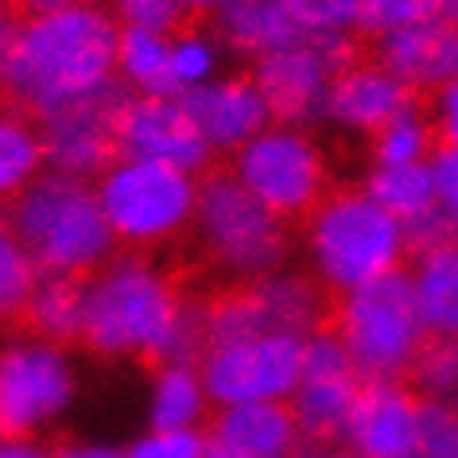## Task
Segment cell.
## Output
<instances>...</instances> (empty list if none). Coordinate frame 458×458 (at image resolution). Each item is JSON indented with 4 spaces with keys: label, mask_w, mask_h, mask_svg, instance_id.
<instances>
[{
    "label": "cell",
    "mask_w": 458,
    "mask_h": 458,
    "mask_svg": "<svg viewBox=\"0 0 458 458\" xmlns=\"http://www.w3.org/2000/svg\"><path fill=\"white\" fill-rule=\"evenodd\" d=\"M225 43L214 31L202 28H179L171 36V86L179 98L194 94V89L210 86L214 78L225 74Z\"/></svg>",
    "instance_id": "obj_28"
},
{
    "label": "cell",
    "mask_w": 458,
    "mask_h": 458,
    "mask_svg": "<svg viewBox=\"0 0 458 458\" xmlns=\"http://www.w3.org/2000/svg\"><path fill=\"white\" fill-rule=\"evenodd\" d=\"M175 4L182 8V16L202 20V16H217V13H222V8L229 4V0H175Z\"/></svg>",
    "instance_id": "obj_42"
},
{
    "label": "cell",
    "mask_w": 458,
    "mask_h": 458,
    "mask_svg": "<svg viewBox=\"0 0 458 458\" xmlns=\"http://www.w3.org/2000/svg\"><path fill=\"white\" fill-rule=\"evenodd\" d=\"M411 292L431 338H458V233L420 249L411 260Z\"/></svg>",
    "instance_id": "obj_24"
},
{
    "label": "cell",
    "mask_w": 458,
    "mask_h": 458,
    "mask_svg": "<svg viewBox=\"0 0 458 458\" xmlns=\"http://www.w3.org/2000/svg\"><path fill=\"white\" fill-rule=\"evenodd\" d=\"M350 39L300 36L288 47L253 63V78L265 94L272 117L300 129L327 124V98L342 66H350Z\"/></svg>",
    "instance_id": "obj_12"
},
{
    "label": "cell",
    "mask_w": 458,
    "mask_h": 458,
    "mask_svg": "<svg viewBox=\"0 0 458 458\" xmlns=\"http://www.w3.org/2000/svg\"><path fill=\"white\" fill-rule=\"evenodd\" d=\"M431 124H435V136L443 140V148H458V82L443 86L439 94H435Z\"/></svg>",
    "instance_id": "obj_38"
},
{
    "label": "cell",
    "mask_w": 458,
    "mask_h": 458,
    "mask_svg": "<svg viewBox=\"0 0 458 458\" xmlns=\"http://www.w3.org/2000/svg\"><path fill=\"white\" fill-rule=\"evenodd\" d=\"M4 222L24 242L39 272L86 280L121 253L98 187L63 171H43L4 210Z\"/></svg>",
    "instance_id": "obj_4"
},
{
    "label": "cell",
    "mask_w": 458,
    "mask_h": 458,
    "mask_svg": "<svg viewBox=\"0 0 458 458\" xmlns=\"http://www.w3.org/2000/svg\"><path fill=\"white\" fill-rule=\"evenodd\" d=\"M388 214H396L408 225L411 249L439 245L446 237H454L451 222L439 210V182H435V164H373L369 175L361 182Z\"/></svg>",
    "instance_id": "obj_20"
},
{
    "label": "cell",
    "mask_w": 458,
    "mask_h": 458,
    "mask_svg": "<svg viewBox=\"0 0 458 458\" xmlns=\"http://www.w3.org/2000/svg\"><path fill=\"white\" fill-rule=\"evenodd\" d=\"M82 4H101V0H82Z\"/></svg>",
    "instance_id": "obj_45"
},
{
    "label": "cell",
    "mask_w": 458,
    "mask_h": 458,
    "mask_svg": "<svg viewBox=\"0 0 458 458\" xmlns=\"http://www.w3.org/2000/svg\"><path fill=\"white\" fill-rule=\"evenodd\" d=\"M303 36L323 39H350V31L361 28L365 0H284Z\"/></svg>",
    "instance_id": "obj_33"
},
{
    "label": "cell",
    "mask_w": 458,
    "mask_h": 458,
    "mask_svg": "<svg viewBox=\"0 0 458 458\" xmlns=\"http://www.w3.org/2000/svg\"><path fill=\"white\" fill-rule=\"evenodd\" d=\"M117 86H124L136 98L175 94V86H171V36L140 31V28H121Z\"/></svg>",
    "instance_id": "obj_27"
},
{
    "label": "cell",
    "mask_w": 458,
    "mask_h": 458,
    "mask_svg": "<svg viewBox=\"0 0 458 458\" xmlns=\"http://www.w3.org/2000/svg\"><path fill=\"white\" fill-rule=\"evenodd\" d=\"M82 311H86V280L39 272L20 323L28 327V335L71 346L82 335Z\"/></svg>",
    "instance_id": "obj_26"
},
{
    "label": "cell",
    "mask_w": 458,
    "mask_h": 458,
    "mask_svg": "<svg viewBox=\"0 0 458 458\" xmlns=\"http://www.w3.org/2000/svg\"><path fill=\"white\" fill-rule=\"evenodd\" d=\"M78 4V0H16V8L24 13V20L31 16H51V13H63V8Z\"/></svg>",
    "instance_id": "obj_41"
},
{
    "label": "cell",
    "mask_w": 458,
    "mask_h": 458,
    "mask_svg": "<svg viewBox=\"0 0 458 458\" xmlns=\"http://www.w3.org/2000/svg\"><path fill=\"white\" fill-rule=\"evenodd\" d=\"M307 439L292 404L214 408L206 428V458H303Z\"/></svg>",
    "instance_id": "obj_17"
},
{
    "label": "cell",
    "mask_w": 458,
    "mask_h": 458,
    "mask_svg": "<svg viewBox=\"0 0 458 458\" xmlns=\"http://www.w3.org/2000/svg\"><path fill=\"white\" fill-rule=\"evenodd\" d=\"M124 458H206V431L144 428L124 443Z\"/></svg>",
    "instance_id": "obj_34"
},
{
    "label": "cell",
    "mask_w": 458,
    "mask_h": 458,
    "mask_svg": "<svg viewBox=\"0 0 458 458\" xmlns=\"http://www.w3.org/2000/svg\"><path fill=\"white\" fill-rule=\"evenodd\" d=\"M0 443H4V435H0Z\"/></svg>",
    "instance_id": "obj_46"
},
{
    "label": "cell",
    "mask_w": 458,
    "mask_h": 458,
    "mask_svg": "<svg viewBox=\"0 0 458 458\" xmlns=\"http://www.w3.org/2000/svg\"><path fill=\"white\" fill-rule=\"evenodd\" d=\"M117 39L121 20L82 0L51 16L16 20L0 94L39 121L109 94L117 89Z\"/></svg>",
    "instance_id": "obj_2"
},
{
    "label": "cell",
    "mask_w": 458,
    "mask_h": 458,
    "mask_svg": "<svg viewBox=\"0 0 458 458\" xmlns=\"http://www.w3.org/2000/svg\"><path fill=\"white\" fill-rule=\"evenodd\" d=\"M214 36L225 43L229 55H242V59L257 63L272 51L288 47L303 31L295 28L284 0H229L214 16Z\"/></svg>",
    "instance_id": "obj_23"
},
{
    "label": "cell",
    "mask_w": 458,
    "mask_h": 458,
    "mask_svg": "<svg viewBox=\"0 0 458 458\" xmlns=\"http://www.w3.org/2000/svg\"><path fill=\"white\" fill-rule=\"evenodd\" d=\"M435 124L428 113L420 109H404L400 117H393L381 132L373 136V164H431V148H435Z\"/></svg>",
    "instance_id": "obj_30"
},
{
    "label": "cell",
    "mask_w": 458,
    "mask_h": 458,
    "mask_svg": "<svg viewBox=\"0 0 458 458\" xmlns=\"http://www.w3.org/2000/svg\"><path fill=\"white\" fill-rule=\"evenodd\" d=\"M117 148L121 156L152 159V164L182 167L191 175H202L210 167V144L202 140L187 101L179 94L164 98H136L129 94L117 117Z\"/></svg>",
    "instance_id": "obj_14"
},
{
    "label": "cell",
    "mask_w": 458,
    "mask_h": 458,
    "mask_svg": "<svg viewBox=\"0 0 458 458\" xmlns=\"http://www.w3.org/2000/svg\"><path fill=\"white\" fill-rule=\"evenodd\" d=\"M0 458H59L55 446H43L39 439H4L0 443Z\"/></svg>",
    "instance_id": "obj_40"
},
{
    "label": "cell",
    "mask_w": 458,
    "mask_h": 458,
    "mask_svg": "<svg viewBox=\"0 0 458 458\" xmlns=\"http://www.w3.org/2000/svg\"><path fill=\"white\" fill-rule=\"evenodd\" d=\"M182 101H187L191 117L214 156L242 152L253 136H260L276 121L253 74H222Z\"/></svg>",
    "instance_id": "obj_16"
},
{
    "label": "cell",
    "mask_w": 458,
    "mask_h": 458,
    "mask_svg": "<svg viewBox=\"0 0 458 458\" xmlns=\"http://www.w3.org/2000/svg\"><path fill=\"white\" fill-rule=\"evenodd\" d=\"M423 24H443L458 31V0H365L358 31L385 39Z\"/></svg>",
    "instance_id": "obj_29"
},
{
    "label": "cell",
    "mask_w": 458,
    "mask_h": 458,
    "mask_svg": "<svg viewBox=\"0 0 458 458\" xmlns=\"http://www.w3.org/2000/svg\"><path fill=\"white\" fill-rule=\"evenodd\" d=\"M377 63H385L411 94L458 82V31L443 24L408 28L377 39Z\"/></svg>",
    "instance_id": "obj_21"
},
{
    "label": "cell",
    "mask_w": 458,
    "mask_h": 458,
    "mask_svg": "<svg viewBox=\"0 0 458 458\" xmlns=\"http://www.w3.org/2000/svg\"><path fill=\"white\" fill-rule=\"evenodd\" d=\"M82 373L71 346L39 335L0 338V435L43 439L71 416Z\"/></svg>",
    "instance_id": "obj_8"
},
{
    "label": "cell",
    "mask_w": 458,
    "mask_h": 458,
    "mask_svg": "<svg viewBox=\"0 0 458 458\" xmlns=\"http://www.w3.org/2000/svg\"><path fill=\"white\" fill-rule=\"evenodd\" d=\"M124 94L121 86L89 101H78L71 109H59L39 121L43 144H47V167L74 179L98 182L109 164L121 156L117 148V117Z\"/></svg>",
    "instance_id": "obj_15"
},
{
    "label": "cell",
    "mask_w": 458,
    "mask_h": 458,
    "mask_svg": "<svg viewBox=\"0 0 458 458\" xmlns=\"http://www.w3.org/2000/svg\"><path fill=\"white\" fill-rule=\"evenodd\" d=\"M307 338L288 330L214 338L199 353L202 381L214 408L237 404H288L303 377Z\"/></svg>",
    "instance_id": "obj_10"
},
{
    "label": "cell",
    "mask_w": 458,
    "mask_h": 458,
    "mask_svg": "<svg viewBox=\"0 0 458 458\" xmlns=\"http://www.w3.org/2000/svg\"><path fill=\"white\" fill-rule=\"evenodd\" d=\"M117 20H121V28L175 36L182 24V8L175 0H117Z\"/></svg>",
    "instance_id": "obj_36"
},
{
    "label": "cell",
    "mask_w": 458,
    "mask_h": 458,
    "mask_svg": "<svg viewBox=\"0 0 458 458\" xmlns=\"http://www.w3.org/2000/svg\"><path fill=\"white\" fill-rule=\"evenodd\" d=\"M423 396L400 381H365L342 443L361 458H408L420 431Z\"/></svg>",
    "instance_id": "obj_18"
},
{
    "label": "cell",
    "mask_w": 458,
    "mask_h": 458,
    "mask_svg": "<svg viewBox=\"0 0 458 458\" xmlns=\"http://www.w3.org/2000/svg\"><path fill=\"white\" fill-rule=\"evenodd\" d=\"M435 164V182H439V210L458 233V148H443Z\"/></svg>",
    "instance_id": "obj_37"
},
{
    "label": "cell",
    "mask_w": 458,
    "mask_h": 458,
    "mask_svg": "<svg viewBox=\"0 0 458 458\" xmlns=\"http://www.w3.org/2000/svg\"><path fill=\"white\" fill-rule=\"evenodd\" d=\"M237 182L284 222H303L330 194V164L315 129L272 121L242 152L229 156Z\"/></svg>",
    "instance_id": "obj_9"
},
{
    "label": "cell",
    "mask_w": 458,
    "mask_h": 458,
    "mask_svg": "<svg viewBox=\"0 0 458 458\" xmlns=\"http://www.w3.org/2000/svg\"><path fill=\"white\" fill-rule=\"evenodd\" d=\"M303 458H361V454L350 451L346 443H327V446H311V451H303Z\"/></svg>",
    "instance_id": "obj_43"
},
{
    "label": "cell",
    "mask_w": 458,
    "mask_h": 458,
    "mask_svg": "<svg viewBox=\"0 0 458 458\" xmlns=\"http://www.w3.org/2000/svg\"><path fill=\"white\" fill-rule=\"evenodd\" d=\"M210 388L202 381L199 361H164L152 365L144 388V428H179L202 431L210 420Z\"/></svg>",
    "instance_id": "obj_22"
},
{
    "label": "cell",
    "mask_w": 458,
    "mask_h": 458,
    "mask_svg": "<svg viewBox=\"0 0 458 458\" xmlns=\"http://www.w3.org/2000/svg\"><path fill=\"white\" fill-rule=\"evenodd\" d=\"M206 342L257 335V330H288L311 338L327 318V288L311 272L280 268L265 280L237 284L206 300Z\"/></svg>",
    "instance_id": "obj_11"
},
{
    "label": "cell",
    "mask_w": 458,
    "mask_h": 458,
    "mask_svg": "<svg viewBox=\"0 0 458 458\" xmlns=\"http://www.w3.org/2000/svg\"><path fill=\"white\" fill-rule=\"evenodd\" d=\"M13 4H16V0H0V24L8 20V8H13Z\"/></svg>",
    "instance_id": "obj_44"
},
{
    "label": "cell",
    "mask_w": 458,
    "mask_h": 458,
    "mask_svg": "<svg viewBox=\"0 0 458 458\" xmlns=\"http://www.w3.org/2000/svg\"><path fill=\"white\" fill-rule=\"evenodd\" d=\"M330 330L365 381H400L416 369L423 346L431 342L408 272H393L350 295H338Z\"/></svg>",
    "instance_id": "obj_7"
},
{
    "label": "cell",
    "mask_w": 458,
    "mask_h": 458,
    "mask_svg": "<svg viewBox=\"0 0 458 458\" xmlns=\"http://www.w3.org/2000/svg\"><path fill=\"white\" fill-rule=\"evenodd\" d=\"M101 361H199L206 350V307L148 253H121L86 276V311L78 335Z\"/></svg>",
    "instance_id": "obj_1"
},
{
    "label": "cell",
    "mask_w": 458,
    "mask_h": 458,
    "mask_svg": "<svg viewBox=\"0 0 458 458\" xmlns=\"http://www.w3.org/2000/svg\"><path fill=\"white\" fill-rule=\"evenodd\" d=\"M94 187L124 253L156 257L159 249L191 237L202 191V179L191 171L117 156Z\"/></svg>",
    "instance_id": "obj_6"
},
{
    "label": "cell",
    "mask_w": 458,
    "mask_h": 458,
    "mask_svg": "<svg viewBox=\"0 0 458 458\" xmlns=\"http://www.w3.org/2000/svg\"><path fill=\"white\" fill-rule=\"evenodd\" d=\"M300 245L307 272L327 292L350 295L400 272L411 237L408 225L388 214L365 187H338L303 217Z\"/></svg>",
    "instance_id": "obj_3"
},
{
    "label": "cell",
    "mask_w": 458,
    "mask_h": 458,
    "mask_svg": "<svg viewBox=\"0 0 458 458\" xmlns=\"http://www.w3.org/2000/svg\"><path fill=\"white\" fill-rule=\"evenodd\" d=\"M411 109V89L385 63H350L330 86L327 124L342 136H373Z\"/></svg>",
    "instance_id": "obj_19"
},
{
    "label": "cell",
    "mask_w": 458,
    "mask_h": 458,
    "mask_svg": "<svg viewBox=\"0 0 458 458\" xmlns=\"http://www.w3.org/2000/svg\"><path fill=\"white\" fill-rule=\"evenodd\" d=\"M408 458H458V411L423 400L420 431Z\"/></svg>",
    "instance_id": "obj_35"
},
{
    "label": "cell",
    "mask_w": 458,
    "mask_h": 458,
    "mask_svg": "<svg viewBox=\"0 0 458 458\" xmlns=\"http://www.w3.org/2000/svg\"><path fill=\"white\" fill-rule=\"evenodd\" d=\"M361 388H365V377L350 361V353L338 342L335 330H318V335L307 338L303 377L295 385V396L288 400L307 446L342 443Z\"/></svg>",
    "instance_id": "obj_13"
},
{
    "label": "cell",
    "mask_w": 458,
    "mask_h": 458,
    "mask_svg": "<svg viewBox=\"0 0 458 458\" xmlns=\"http://www.w3.org/2000/svg\"><path fill=\"white\" fill-rule=\"evenodd\" d=\"M194 249L199 260L229 288L265 280L288 268L292 229L260 199H253L233 171H206L194 214Z\"/></svg>",
    "instance_id": "obj_5"
},
{
    "label": "cell",
    "mask_w": 458,
    "mask_h": 458,
    "mask_svg": "<svg viewBox=\"0 0 458 458\" xmlns=\"http://www.w3.org/2000/svg\"><path fill=\"white\" fill-rule=\"evenodd\" d=\"M59 458H124V446L101 443V439H66L63 446H55Z\"/></svg>",
    "instance_id": "obj_39"
},
{
    "label": "cell",
    "mask_w": 458,
    "mask_h": 458,
    "mask_svg": "<svg viewBox=\"0 0 458 458\" xmlns=\"http://www.w3.org/2000/svg\"><path fill=\"white\" fill-rule=\"evenodd\" d=\"M47 171V144L31 113L0 106V206H13Z\"/></svg>",
    "instance_id": "obj_25"
},
{
    "label": "cell",
    "mask_w": 458,
    "mask_h": 458,
    "mask_svg": "<svg viewBox=\"0 0 458 458\" xmlns=\"http://www.w3.org/2000/svg\"><path fill=\"white\" fill-rule=\"evenodd\" d=\"M36 280H39L36 260H31L24 242L13 233V225L0 217V330L24 315Z\"/></svg>",
    "instance_id": "obj_31"
},
{
    "label": "cell",
    "mask_w": 458,
    "mask_h": 458,
    "mask_svg": "<svg viewBox=\"0 0 458 458\" xmlns=\"http://www.w3.org/2000/svg\"><path fill=\"white\" fill-rule=\"evenodd\" d=\"M411 381L428 404L458 411V338H431L411 369Z\"/></svg>",
    "instance_id": "obj_32"
}]
</instances>
